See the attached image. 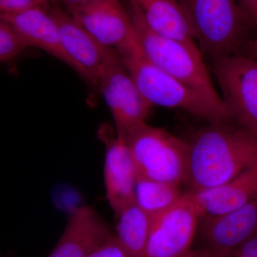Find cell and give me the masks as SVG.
Masks as SVG:
<instances>
[{"instance_id": "cell-10", "label": "cell", "mask_w": 257, "mask_h": 257, "mask_svg": "<svg viewBox=\"0 0 257 257\" xmlns=\"http://www.w3.org/2000/svg\"><path fill=\"white\" fill-rule=\"evenodd\" d=\"M68 13L99 43L116 50L134 35L127 10L120 0H92L67 7Z\"/></svg>"}, {"instance_id": "cell-6", "label": "cell", "mask_w": 257, "mask_h": 257, "mask_svg": "<svg viewBox=\"0 0 257 257\" xmlns=\"http://www.w3.org/2000/svg\"><path fill=\"white\" fill-rule=\"evenodd\" d=\"M214 71L231 119L257 135V60L233 54L214 61Z\"/></svg>"}, {"instance_id": "cell-12", "label": "cell", "mask_w": 257, "mask_h": 257, "mask_svg": "<svg viewBox=\"0 0 257 257\" xmlns=\"http://www.w3.org/2000/svg\"><path fill=\"white\" fill-rule=\"evenodd\" d=\"M201 219L207 250L216 256H224L257 233V198L234 210Z\"/></svg>"}, {"instance_id": "cell-11", "label": "cell", "mask_w": 257, "mask_h": 257, "mask_svg": "<svg viewBox=\"0 0 257 257\" xmlns=\"http://www.w3.org/2000/svg\"><path fill=\"white\" fill-rule=\"evenodd\" d=\"M100 138L106 145L104 182L106 198L115 216L135 203L138 171L126 140L119 135H109L101 128Z\"/></svg>"}, {"instance_id": "cell-22", "label": "cell", "mask_w": 257, "mask_h": 257, "mask_svg": "<svg viewBox=\"0 0 257 257\" xmlns=\"http://www.w3.org/2000/svg\"><path fill=\"white\" fill-rule=\"evenodd\" d=\"M213 256L214 257H257V233L228 254L222 256H216L213 254Z\"/></svg>"}, {"instance_id": "cell-20", "label": "cell", "mask_w": 257, "mask_h": 257, "mask_svg": "<svg viewBox=\"0 0 257 257\" xmlns=\"http://www.w3.org/2000/svg\"><path fill=\"white\" fill-rule=\"evenodd\" d=\"M49 0H0V18L17 14L35 7H47Z\"/></svg>"}, {"instance_id": "cell-24", "label": "cell", "mask_w": 257, "mask_h": 257, "mask_svg": "<svg viewBox=\"0 0 257 257\" xmlns=\"http://www.w3.org/2000/svg\"><path fill=\"white\" fill-rule=\"evenodd\" d=\"M175 257H214V256L207 249L203 250V251H191L189 249V251Z\"/></svg>"}, {"instance_id": "cell-17", "label": "cell", "mask_w": 257, "mask_h": 257, "mask_svg": "<svg viewBox=\"0 0 257 257\" xmlns=\"http://www.w3.org/2000/svg\"><path fill=\"white\" fill-rule=\"evenodd\" d=\"M116 238L130 257H145L152 218L136 202L130 204L116 216Z\"/></svg>"}, {"instance_id": "cell-14", "label": "cell", "mask_w": 257, "mask_h": 257, "mask_svg": "<svg viewBox=\"0 0 257 257\" xmlns=\"http://www.w3.org/2000/svg\"><path fill=\"white\" fill-rule=\"evenodd\" d=\"M0 20L9 25L28 47L41 49L79 74L78 67L62 47L57 25L46 7H35Z\"/></svg>"}, {"instance_id": "cell-4", "label": "cell", "mask_w": 257, "mask_h": 257, "mask_svg": "<svg viewBox=\"0 0 257 257\" xmlns=\"http://www.w3.org/2000/svg\"><path fill=\"white\" fill-rule=\"evenodd\" d=\"M138 177L175 184L187 183L189 142L147 122L125 138Z\"/></svg>"}, {"instance_id": "cell-19", "label": "cell", "mask_w": 257, "mask_h": 257, "mask_svg": "<svg viewBox=\"0 0 257 257\" xmlns=\"http://www.w3.org/2000/svg\"><path fill=\"white\" fill-rule=\"evenodd\" d=\"M27 48L14 30L0 20V63L13 60Z\"/></svg>"}, {"instance_id": "cell-7", "label": "cell", "mask_w": 257, "mask_h": 257, "mask_svg": "<svg viewBox=\"0 0 257 257\" xmlns=\"http://www.w3.org/2000/svg\"><path fill=\"white\" fill-rule=\"evenodd\" d=\"M98 88L112 115L116 135L125 139L147 122L153 106L139 90L116 50L104 67Z\"/></svg>"}, {"instance_id": "cell-26", "label": "cell", "mask_w": 257, "mask_h": 257, "mask_svg": "<svg viewBox=\"0 0 257 257\" xmlns=\"http://www.w3.org/2000/svg\"><path fill=\"white\" fill-rule=\"evenodd\" d=\"M252 46L254 47L255 50L257 51V39L256 40H255L254 42H253Z\"/></svg>"}, {"instance_id": "cell-13", "label": "cell", "mask_w": 257, "mask_h": 257, "mask_svg": "<svg viewBox=\"0 0 257 257\" xmlns=\"http://www.w3.org/2000/svg\"><path fill=\"white\" fill-rule=\"evenodd\" d=\"M111 236L109 226L95 209L88 206L75 208L47 257H88Z\"/></svg>"}, {"instance_id": "cell-18", "label": "cell", "mask_w": 257, "mask_h": 257, "mask_svg": "<svg viewBox=\"0 0 257 257\" xmlns=\"http://www.w3.org/2000/svg\"><path fill=\"white\" fill-rule=\"evenodd\" d=\"M182 196L178 184L142 177L137 179L135 202L152 219L174 207Z\"/></svg>"}, {"instance_id": "cell-15", "label": "cell", "mask_w": 257, "mask_h": 257, "mask_svg": "<svg viewBox=\"0 0 257 257\" xmlns=\"http://www.w3.org/2000/svg\"><path fill=\"white\" fill-rule=\"evenodd\" d=\"M188 194L199 218L220 215L243 207L257 198V160L222 185Z\"/></svg>"}, {"instance_id": "cell-3", "label": "cell", "mask_w": 257, "mask_h": 257, "mask_svg": "<svg viewBox=\"0 0 257 257\" xmlns=\"http://www.w3.org/2000/svg\"><path fill=\"white\" fill-rule=\"evenodd\" d=\"M127 12L137 40L152 63L212 102L226 106L211 81L199 47L152 32L138 8L128 1Z\"/></svg>"}, {"instance_id": "cell-16", "label": "cell", "mask_w": 257, "mask_h": 257, "mask_svg": "<svg viewBox=\"0 0 257 257\" xmlns=\"http://www.w3.org/2000/svg\"><path fill=\"white\" fill-rule=\"evenodd\" d=\"M127 1L138 8L144 22L152 32L160 36L197 46L188 18L178 0Z\"/></svg>"}, {"instance_id": "cell-21", "label": "cell", "mask_w": 257, "mask_h": 257, "mask_svg": "<svg viewBox=\"0 0 257 257\" xmlns=\"http://www.w3.org/2000/svg\"><path fill=\"white\" fill-rule=\"evenodd\" d=\"M88 257H130L112 235Z\"/></svg>"}, {"instance_id": "cell-2", "label": "cell", "mask_w": 257, "mask_h": 257, "mask_svg": "<svg viewBox=\"0 0 257 257\" xmlns=\"http://www.w3.org/2000/svg\"><path fill=\"white\" fill-rule=\"evenodd\" d=\"M115 50L139 90L152 106L182 109L209 124L227 122L231 119L227 106L212 102L152 63L135 33Z\"/></svg>"}, {"instance_id": "cell-5", "label": "cell", "mask_w": 257, "mask_h": 257, "mask_svg": "<svg viewBox=\"0 0 257 257\" xmlns=\"http://www.w3.org/2000/svg\"><path fill=\"white\" fill-rule=\"evenodd\" d=\"M196 42L216 61L236 53L243 37V13L236 0H178Z\"/></svg>"}, {"instance_id": "cell-8", "label": "cell", "mask_w": 257, "mask_h": 257, "mask_svg": "<svg viewBox=\"0 0 257 257\" xmlns=\"http://www.w3.org/2000/svg\"><path fill=\"white\" fill-rule=\"evenodd\" d=\"M199 216L188 193L152 220L145 257H175L189 251Z\"/></svg>"}, {"instance_id": "cell-9", "label": "cell", "mask_w": 257, "mask_h": 257, "mask_svg": "<svg viewBox=\"0 0 257 257\" xmlns=\"http://www.w3.org/2000/svg\"><path fill=\"white\" fill-rule=\"evenodd\" d=\"M58 30L61 44L79 69V74L92 87L98 88L101 74L114 49L104 47L68 13L60 8L49 10Z\"/></svg>"}, {"instance_id": "cell-23", "label": "cell", "mask_w": 257, "mask_h": 257, "mask_svg": "<svg viewBox=\"0 0 257 257\" xmlns=\"http://www.w3.org/2000/svg\"><path fill=\"white\" fill-rule=\"evenodd\" d=\"M244 15L252 20L257 28V0H236Z\"/></svg>"}, {"instance_id": "cell-1", "label": "cell", "mask_w": 257, "mask_h": 257, "mask_svg": "<svg viewBox=\"0 0 257 257\" xmlns=\"http://www.w3.org/2000/svg\"><path fill=\"white\" fill-rule=\"evenodd\" d=\"M226 123L210 124L189 142L191 192L222 185L257 160V135Z\"/></svg>"}, {"instance_id": "cell-25", "label": "cell", "mask_w": 257, "mask_h": 257, "mask_svg": "<svg viewBox=\"0 0 257 257\" xmlns=\"http://www.w3.org/2000/svg\"><path fill=\"white\" fill-rule=\"evenodd\" d=\"M49 1L60 2L64 3L67 7H74L86 4L92 0H49Z\"/></svg>"}]
</instances>
